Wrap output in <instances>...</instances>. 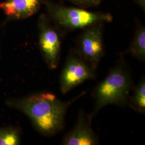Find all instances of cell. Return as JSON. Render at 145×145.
Masks as SVG:
<instances>
[{
    "mask_svg": "<svg viewBox=\"0 0 145 145\" xmlns=\"http://www.w3.org/2000/svg\"><path fill=\"white\" fill-rule=\"evenodd\" d=\"M19 131L14 127L0 129V145H17L20 143Z\"/></svg>",
    "mask_w": 145,
    "mask_h": 145,
    "instance_id": "11",
    "label": "cell"
},
{
    "mask_svg": "<svg viewBox=\"0 0 145 145\" xmlns=\"http://www.w3.org/2000/svg\"><path fill=\"white\" fill-rule=\"evenodd\" d=\"M48 16L57 26L65 30L86 29L98 23L112 21L109 13L92 12L81 8L57 5L44 1Z\"/></svg>",
    "mask_w": 145,
    "mask_h": 145,
    "instance_id": "3",
    "label": "cell"
},
{
    "mask_svg": "<svg viewBox=\"0 0 145 145\" xmlns=\"http://www.w3.org/2000/svg\"><path fill=\"white\" fill-rule=\"evenodd\" d=\"M130 53L138 59L145 61V28L140 26L135 32L133 40L130 46Z\"/></svg>",
    "mask_w": 145,
    "mask_h": 145,
    "instance_id": "9",
    "label": "cell"
},
{
    "mask_svg": "<svg viewBox=\"0 0 145 145\" xmlns=\"http://www.w3.org/2000/svg\"><path fill=\"white\" fill-rule=\"evenodd\" d=\"M136 4L140 7V8L145 11V0H134Z\"/></svg>",
    "mask_w": 145,
    "mask_h": 145,
    "instance_id": "13",
    "label": "cell"
},
{
    "mask_svg": "<svg viewBox=\"0 0 145 145\" xmlns=\"http://www.w3.org/2000/svg\"><path fill=\"white\" fill-rule=\"evenodd\" d=\"M74 100L63 102L53 93H41L9 101L8 104L26 114L42 134L53 135L63 129L66 111Z\"/></svg>",
    "mask_w": 145,
    "mask_h": 145,
    "instance_id": "1",
    "label": "cell"
},
{
    "mask_svg": "<svg viewBox=\"0 0 145 145\" xmlns=\"http://www.w3.org/2000/svg\"><path fill=\"white\" fill-rule=\"evenodd\" d=\"M91 118L80 112L76 124L65 136L62 144L65 145H95L99 141L90 123Z\"/></svg>",
    "mask_w": 145,
    "mask_h": 145,
    "instance_id": "8",
    "label": "cell"
},
{
    "mask_svg": "<svg viewBox=\"0 0 145 145\" xmlns=\"http://www.w3.org/2000/svg\"><path fill=\"white\" fill-rule=\"evenodd\" d=\"M102 24L98 23L86 28L79 40L78 54L95 71L104 54Z\"/></svg>",
    "mask_w": 145,
    "mask_h": 145,
    "instance_id": "6",
    "label": "cell"
},
{
    "mask_svg": "<svg viewBox=\"0 0 145 145\" xmlns=\"http://www.w3.org/2000/svg\"><path fill=\"white\" fill-rule=\"evenodd\" d=\"M131 87L130 74L124 67L120 65L114 68L95 89V108L90 117L107 105H125L129 101Z\"/></svg>",
    "mask_w": 145,
    "mask_h": 145,
    "instance_id": "2",
    "label": "cell"
},
{
    "mask_svg": "<svg viewBox=\"0 0 145 145\" xmlns=\"http://www.w3.org/2000/svg\"><path fill=\"white\" fill-rule=\"evenodd\" d=\"M39 45L42 56L51 69L59 65L61 53V42L57 30L45 14H40L38 21Z\"/></svg>",
    "mask_w": 145,
    "mask_h": 145,
    "instance_id": "4",
    "label": "cell"
},
{
    "mask_svg": "<svg viewBox=\"0 0 145 145\" xmlns=\"http://www.w3.org/2000/svg\"><path fill=\"white\" fill-rule=\"evenodd\" d=\"M95 71L78 54L71 53L68 57L60 79L61 93L66 94L86 80L93 79Z\"/></svg>",
    "mask_w": 145,
    "mask_h": 145,
    "instance_id": "5",
    "label": "cell"
},
{
    "mask_svg": "<svg viewBox=\"0 0 145 145\" xmlns=\"http://www.w3.org/2000/svg\"><path fill=\"white\" fill-rule=\"evenodd\" d=\"M82 8H89L99 5L102 0H67Z\"/></svg>",
    "mask_w": 145,
    "mask_h": 145,
    "instance_id": "12",
    "label": "cell"
},
{
    "mask_svg": "<svg viewBox=\"0 0 145 145\" xmlns=\"http://www.w3.org/2000/svg\"><path fill=\"white\" fill-rule=\"evenodd\" d=\"M131 106L137 112L145 113V81L142 78L140 83L135 88L132 96L130 98Z\"/></svg>",
    "mask_w": 145,
    "mask_h": 145,
    "instance_id": "10",
    "label": "cell"
},
{
    "mask_svg": "<svg viewBox=\"0 0 145 145\" xmlns=\"http://www.w3.org/2000/svg\"><path fill=\"white\" fill-rule=\"evenodd\" d=\"M44 0H5L0 2V10L8 21L25 20L39 10Z\"/></svg>",
    "mask_w": 145,
    "mask_h": 145,
    "instance_id": "7",
    "label": "cell"
}]
</instances>
